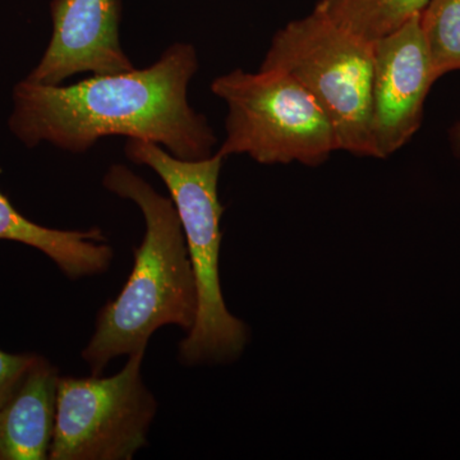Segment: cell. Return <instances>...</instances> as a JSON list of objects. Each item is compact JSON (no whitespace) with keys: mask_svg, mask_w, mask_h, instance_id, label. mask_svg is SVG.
I'll list each match as a JSON object with an SVG mask.
<instances>
[{"mask_svg":"<svg viewBox=\"0 0 460 460\" xmlns=\"http://www.w3.org/2000/svg\"><path fill=\"white\" fill-rule=\"evenodd\" d=\"M145 350L111 377H60L50 460H131L147 444L157 402L142 380Z\"/></svg>","mask_w":460,"mask_h":460,"instance_id":"6","label":"cell"},{"mask_svg":"<svg viewBox=\"0 0 460 460\" xmlns=\"http://www.w3.org/2000/svg\"><path fill=\"white\" fill-rule=\"evenodd\" d=\"M420 27L438 80L460 71V0H431L420 13Z\"/></svg>","mask_w":460,"mask_h":460,"instance_id":"12","label":"cell"},{"mask_svg":"<svg viewBox=\"0 0 460 460\" xmlns=\"http://www.w3.org/2000/svg\"><path fill=\"white\" fill-rule=\"evenodd\" d=\"M53 33L26 80L62 84L78 74L107 75L135 69L119 39L120 0H53Z\"/></svg>","mask_w":460,"mask_h":460,"instance_id":"8","label":"cell"},{"mask_svg":"<svg viewBox=\"0 0 460 460\" xmlns=\"http://www.w3.org/2000/svg\"><path fill=\"white\" fill-rule=\"evenodd\" d=\"M57 368L38 356L14 394L0 407V460H44L49 456Z\"/></svg>","mask_w":460,"mask_h":460,"instance_id":"9","label":"cell"},{"mask_svg":"<svg viewBox=\"0 0 460 460\" xmlns=\"http://www.w3.org/2000/svg\"><path fill=\"white\" fill-rule=\"evenodd\" d=\"M102 186L140 208L146 232L133 250L135 265L126 286L100 310L95 332L81 353L93 376L117 357L146 350L162 326L190 332L198 314L195 274L174 202L122 164L108 169Z\"/></svg>","mask_w":460,"mask_h":460,"instance_id":"2","label":"cell"},{"mask_svg":"<svg viewBox=\"0 0 460 460\" xmlns=\"http://www.w3.org/2000/svg\"><path fill=\"white\" fill-rule=\"evenodd\" d=\"M199 69L195 47L175 42L154 65L50 86L21 81L13 90L11 132L26 145L42 142L83 154L102 138L124 136L165 146L181 160L214 155L217 138L189 102Z\"/></svg>","mask_w":460,"mask_h":460,"instance_id":"1","label":"cell"},{"mask_svg":"<svg viewBox=\"0 0 460 460\" xmlns=\"http://www.w3.org/2000/svg\"><path fill=\"white\" fill-rule=\"evenodd\" d=\"M452 141L456 153H458V155L460 156V120L453 127Z\"/></svg>","mask_w":460,"mask_h":460,"instance_id":"14","label":"cell"},{"mask_svg":"<svg viewBox=\"0 0 460 460\" xmlns=\"http://www.w3.org/2000/svg\"><path fill=\"white\" fill-rule=\"evenodd\" d=\"M438 81L420 14L374 41L370 131L376 159H386L419 131Z\"/></svg>","mask_w":460,"mask_h":460,"instance_id":"7","label":"cell"},{"mask_svg":"<svg viewBox=\"0 0 460 460\" xmlns=\"http://www.w3.org/2000/svg\"><path fill=\"white\" fill-rule=\"evenodd\" d=\"M260 66L286 72L313 95L332 124L339 151L376 157L370 131L374 41L314 5L275 32Z\"/></svg>","mask_w":460,"mask_h":460,"instance_id":"4","label":"cell"},{"mask_svg":"<svg viewBox=\"0 0 460 460\" xmlns=\"http://www.w3.org/2000/svg\"><path fill=\"white\" fill-rule=\"evenodd\" d=\"M431 0H320L323 12L339 26L376 41L420 16Z\"/></svg>","mask_w":460,"mask_h":460,"instance_id":"11","label":"cell"},{"mask_svg":"<svg viewBox=\"0 0 460 460\" xmlns=\"http://www.w3.org/2000/svg\"><path fill=\"white\" fill-rule=\"evenodd\" d=\"M124 153L131 162L159 175L180 214L196 288L198 314L181 341L178 358L184 366L235 361L248 341L243 321L229 313L219 277L224 213L217 183L226 157L215 153L202 160H181L154 142L128 138Z\"/></svg>","mask_w":460,"mask_h":460,"instance_id":"3","label":"cell"},{"mask_svg":"<svg viewBox=\"0 0 460 460\" xmlns=\"http://www.w3.org/2000/svg\"><path fill=\"white\" fill-rule=\"evenodd\" d=\"M0 239L41 251L71 279L107 271L114 257L102 229L59 230L39 226L20 214L2 192Z\"/></svg>","mask_w":460,"mask_h":460,"instance_id":"10","label":"cell"},{"mask_svg":"<svg viewBox=\"0 0 460 460\" xmlns=\"http://www.w3.org/2000/svg\"><path fill=\"white\" fill-rule=\"evenodd\" d=\"M210 87L228 107L226 137L217 151L223 157L244 154L263 165L319 166L339 151L329 118L286 72L238 68L215 78Z\"/></svg>","mask_w":460,"mask_h":460,"instance_id":"5","label":"cell"},{"mask_svg":"<svg viewBox=\"0 0 460 460\" xmlns=\"http://www.w3.org/2000/svg\"><path fill=\"white\" fill-rule=\"evenodd\" d=\"M36 358L38 354H13L0 350V407L14 394Z\"/></svg>","mask_w":460,"mask_h":460,"instance_id":"13","label":"cell"}]
</instances>
